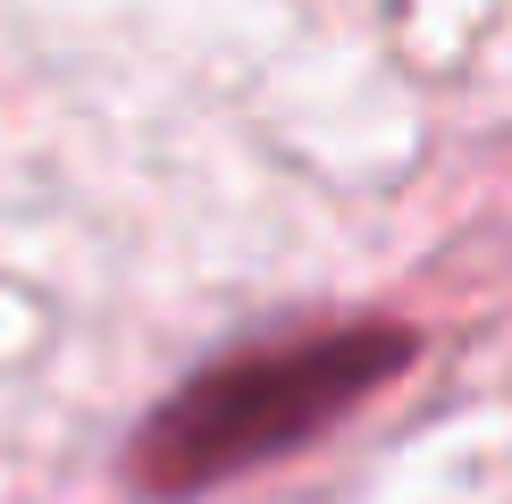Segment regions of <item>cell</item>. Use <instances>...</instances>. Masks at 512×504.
Segmentation results:
<instances>
[{
	"label": "cell",
	"instance_id": "6da1fadb",
	"mask_svg": "<svg viewBox=\"0 0 512 504\" xmlns=\"http://www.w3.org/2000/svg\"><path fill=\"white\" fill-rule=\"evenodd\" d=\"M403 362H412L403 328H336V336H303V345L236 353V362L185 378L152 412V429L126 446V479L168 504L202 496L236 471H261V462L311 446L328 420H345Z\"/></svg>",
	"mask_w": 512,
	"mask_h": 504
}]
</instances>
